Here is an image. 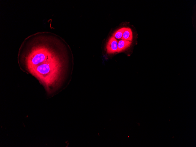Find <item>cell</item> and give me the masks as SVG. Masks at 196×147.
I'll list each match as a JSON object with an SVG mask.
<instances>
[{
	"label": "cell",
	"instance_id": "cell-1",
	"mask_svg": "<svg viewBox=\"0 0 196 147\" xmlns=\"http://www.w3.org/2000/svg\"><path fill=\"white\" fill-rule=\"evenodd\" d=\"M65 42L51 33L38 32L26 38L19 50L18 61L23 71L36 77L52 94L64 81L68 67Z\"/></svg>",
	"mask_w": 196,
	"mask_h": 147
},
{
	"label": "cell",
	"instance_id": "cell-2",
	"mask_svg": "<svg viewBox=\"0 0 196 147\" xmlns=\"http://www.w3.org/2000/svg\"><path fill=\"white\" fill-rule=\"evenodd\" d=\"M118 40L113 36L109 39L106 45L107 52L109 54L114 53L117 52Z\"/></svg>",
	"mask_w": 196,
	"mask_h": 147
},
{
	"label": "cell",
	"instance_id": "cell-3",
	"mask_svg": "<svg viewBox=\"0 0 196 147\" xmlns=\"http://www.w3.org/2000/svg\"><path fill=\"white\" fill-rule=\"evenodd\" d=\"M131 43V41L124 40L119 41L118 44L117 52L119 53L129 47Z\"/></svg>",
	"mask_w": 196,
	"mask_h": 147
},
{
	"label": "cell",
	"instance_id": "cell-4",
	"mask_svg": "<svg viewBox=\"0 0 196 147\" xmlns=\"http://www.w3.org/2000/svg\"><path fill=\"white\" fill-rule=\"evenodd\" d=\"M133 38V33L131 30L129 28H126L121 38V39L131 42Z\"/></svg>",
	"mask_w": 196,
	"mask_h": 147
},
{
	"label": "cell",
	"instance_id": "cell-5",
	"mask_svg": "<svg viewBox=\"0 0 196 147\" xmlns=\"http://www.w3.org/2000/svg\"><path fill=\"white\" fill-rule=\"evenodd\" d=\"M126 28V27H123L119 29L113 34V36L117 39L121 38Z\"/></svg>",
	"mask_w": 196,
	"mask_h": 147
}]
</instances>
